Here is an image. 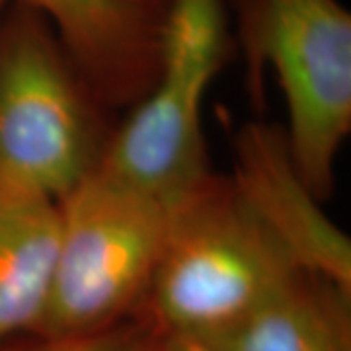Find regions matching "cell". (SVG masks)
I'll return each instance as SVG.
<instances>
[{
	"mask_svg": "<svg viewBox=\"0 0 351 351\" xmlns=\"http://www.w3.org/2000/svg\"><path fill=\"white\" fill-rule=\"evenodd\" d=\"M301 271L228 176L211 172L170 205L160 260L137 318L160 336L217 341Z\"/></svg>",
	"mask_w": 351,
	"mask_h": 351,
	"instance_id": "cell-1",
	"label": "cell"
},
{
	"mask_svg": "<svg viewBox=\"0 0 351 351\" xmlns=\"http://www.w3.org/2000/svg\"><path fill=\"white\" fill-rule=\"evenodd\" d=\"M110 112L49 22L12 0L0 18V182L61 201L101 164Z\"/></svg>",
	"mask_w": 351,
	"mask_h": 351,
	"instance_id": "cell-2",
	"label": "cell"
},
{
	"mask_svg": "<svg viewBox=\"0 0 351 351\" xmlns=\"http://www.w3.org/2000/svg\"><path fill=\"white\" fill-rule=\"evenodd\" d=\"M252 98L271 71L287 106L293 162L326 203L351 133V12L338 0H226Z\"/></svg>",
	"mask_w": 351,
	"mask_h": 351,
	"instance_id": "cell-3",
	"label": "cell"
},
{
	"mask_svg": "<svg viewBox=\"0 0 351 351\" xmlns=\"http://www.w3.org/2000/svg\"><path fill=\"white\" fill-rule=\"evenodd\" d=\"M59 205V244L38 336L92 334L137 318L170 205L100 166Z\"/></svg>",
	"mask_w": 351,
	"mask_h": 351,
	"instance_id": "cell-4",
	"label": "cell"
},
{
	"mask_svg": "<svg viewBox=\"0 0 351 351\" xmlns=\"http://www.w3.org/2000/svg\"><path fill=\"white\" fill-rule=\"evenodd\" d=\"M234 53L226 0H170L160 71L110 143V160L145 188L174 193L207 174L203 104Z\"/></svg>",
	"mask_w": 351,
	"mask_h": 351,
	"instance_id": "cell-5",
	"label": "cell"
},
{
	"mask_svg": "<svg viewBox=\"0 0 351 351\" xmlns=\"http://www.w3.org/2000/svg\"><path fill=\"white\" fill-rule=\"evenodd\" d=\"M228 180L301 269L351 293V240L304 184L281 127L246 121L230 138Z\"/></svg>",
	"mask_w": 351,
	"mask_h": 351,
	"instance_id": "cell-6",
	"label": "cell"
},
{
	"mask_svg": "<svg viewBox=\"0 0 351 351\" xmlns=\"http://www.w3.org/2000/svg\"><path fill=\"white\" fill-rule=\"evenodd\" d=\"M38 10L110 110L133 108L154 86L170 0H18Z\"/></svg>",
	"mask_w": 351,
	"mask_h": 351,
	"instance_id": "cell-7",
	"label": "cell"
},
{
	"mask_svg": "<svg viewBox=\"0 0 351 351\" xmlns=\"http://www.w3.org/2000/svg\"><path fill=\"white\" fill-rule=\"evenodd\" d=\"M57 244V201L0 182V343L38 332Z\"/></svg>",
	"mask_w": 351,
	"mask_h": 351,
	"instance_id": "cell-8",
	"label": "cell"
},
{
	"mask_svg": "<svg viewBox=\"0 0 351 351\" xmlns=\"http://www.w3.org/2000/svg\"><path fill=\"white\" fill-rule=\"evenodd\" d=\"M217 343L223 351H351V293L301 271Z\"/></svg>",
	"mask_w": 351,
	"mask_h": 351,
	"instance_id": "cell-9",
	"label": "cell"
},
{
	"mask_svg": "<svg viewBox=\"0 0 351 351\" xmlns=\"http://www.w3.org/2000/svg\"><path fill=\"white\" fill-rule=\"evenodd\" d=\"M160 334L145 320H127L117 326L80 336H24L0 343V351H154Z\"/></svg>",
	"mask_w": 351,
	"mask_h": 351,
	"instance_id": "cell-10",
	"label": "cell"
},
{
	"mask_svg": "<svg viewBox=\"0 0 351 351\" xmlns=\"http://www.w3.org/2000/svg\"><path fill=\"white\" fill-rule=\"evenodd\" d=\"M154 351H223L213 339L195 336H162Z\"/></svg>",
	"mask_w": 351,
	"mask_h": 351,
	"instance_id": "cell-11",
	"label": "cell"
},
{
	"mask_svg": "<svg viewBox=\"0 0 351 351\" xmlns=\"http://www.w3.org/2000/svg\"><path fill=\"white\" fill-rule=\"evenodd\" d=\"M10 2H12V0H0V18H2L4 10H6V8L10 6Z\"/></svg>",
	"mask_w": 351,
	"mask_h": 351,
	"instance_id": "cell-12",
	"label": "cell"
}]
</instances>
